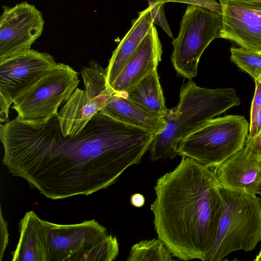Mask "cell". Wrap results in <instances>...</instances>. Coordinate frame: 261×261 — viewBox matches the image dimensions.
Segmentation results:
<instances>
[{"label": "cell", "mask_w": 261, "mask_h": 261, "mask_svg": "<svg viewBox=\"0 0 261 261\" xmlns=\"http://www.w3.org/2000/svg\"><path fill=\"white\" fill-rule=\"evenodd\" d=\"M100 112L154 136L160 134L166 124L164 118L142 108L122 94L115 93L110 101Z\"/></svg>", "instance_id": "16"}, {"label": "cell", "mask_w": 261, "mask_h": 261, "mask_svg": "<svg viewBox=\"0 0 261 261\" xmlns=\"http://www.w3.org/2000/svg\"><path fill=\"white\" fill-rule=\"evenodd\" d=\"M255 89L250 110V120L255 116L261 108V83L255 81Z\"/></svg>", "instance_id": "23"}, {"label": "cell", "mask_w": 261, "mask_h": 261, "mask_svg": "<svg viewBox=\"0 0 261 261\" xmlns=\"http://www.w3.org/2000/svg\"><path fill=\"white\" fill-rule=\"evenodd\" d=\"M162 55V44L153 25L109 87L115 94L125 93L157 69Z\"/></svg>", "instance_id": "13"}, {"label": "cell", "mask_w": 261, "mask_h": 261, "mask_svg": "<svg viewBox=\"0 0 261 261\" xmlns=\"http://www.w3.org/2000/svg\"><path fill=\"white\" fill-rule=\"evenodd\" d=\"M46 52L30 49L0 61V120H9L11 105L57 65Z\"/></svg>", "instance_id": "9"}, {"label": "cell", "mask_w": 261, "mask_h": 261, "mask_svg": "<svg viewBox=\"0 0 261 261\" xmlns=\"http://www.w3.org/2000/svg\"><path fill=\"white\" fill-rule=\"evenodd\" d=\"M3 8L0 18V61L31 49L41 36L44 25L42 13L26 2Z\"/></svg>", "instance_id": "10"}, {"label": "cell", "mask_w": 261, "mask_h": 261, "mask_svg": "<svg viewBox=\"0 0 261 261\" xmlns=\"http://www.w3.org/2000/svg\"><path fill=\"white\" fill-rule=\"evenodd\" d=\"M249 128L243 116L213 118L184 137L178 144L177 153L215 169L244 146Z\"/></svg>", "instance_id": "4"}, {"label": "cell", "mask_w": 261, "mask_h": 261, "mask_svg": "<svg viewBox=\"0 0 261 261\" xmlns=\"http://www.w3.org/2000/svg\"><path fill=\"white\" fill-rule=\"evenodd\" d=\"M150 8L153 24L161 27L170 37L172 34L164 12L165 0H147Z\"/></svg>", "instance_id": "20"}, {"label": "cell", "mask_w": 261, "mask_h": 261, "mask_svg": "<svg viewBox=\"0 0 261 261\" xmlns=\"http://www.w3.org/2000/svg\"><path fill=\"white\" fill-rule=\"evenodd\" d=\"M153 25L150 9L148 7L139 13L138 18L132 22L131 28L113 52L106 68L109 86L121 72Z\"/></svg>", "instance_id": "15"}, {"label": "cell", "mask_w": 261, "mask_h": 261, "mask_svg": "<svg viewBox=\"0 0 261 261\" xmlns=\"http://www.w3.org/2000/svg\"><path fill=\"white\" fill-rule=\"evenodd\" d=\"M79 73L68 65L58 63L34 86L14 101L12 109L20 120L42 123L58 115L77 87Z\"/></svg>", "instance_id": "7"}, {"label": "cell", "mask_w": 261, "mask_h": 261, "mask_svg": "<svg viewBox=\"0 0 261 261\" xmlns=\"http://www.w3.org/2000/svg\"><path fill=\"white\" fill-rule=\"evenodd\" d=\"M167 2H177L187 4L221 13L220 4L214 0H165V3Z\"/></svg>", "instance_id": "21"}, {"label": "cell", "mask_w": 261, "mask_h": 261, "mask_svg": "<svg viewBox=\"0 0 261 261\" xmlns=\"http://www.w3.org/2000/svg\"><path fill=\"white\" fill-rule=\"evenodd\" d=\"M129 100L142 108L164 118L168 109L159 81L157 69L135 87L124 94Z\"/></svg>", "instance_id": "17"}, {"label": "cell", "mask_w": 261, "mask_h": 261, "mask_svg": "<svg viewBox=\"0 0 261 261\" xmlns=\"http://www.w3.org/2000/svg\"><path fill=\"white\" fill-rule=\"evenodd\" d=\"M257 153L258 154L261 156V151H259L258 153Z\"/></svg>", "instance_id": "29"}, {"label": "cell", "mask_w": 261, "mask_h": 261, "mask_svg": "<svg viewBox=\"0 0 261 261\" xmlns=\"http://www.w3.org/2000/svg\"><path fill=\"white\" fill-rule=\"evenodd\" d=\"M261 130V108L258 111L254 118L250 120L248 137H254Z\"/></svg>", "instance_id": "24"}, {"label": "cell", "mask_w": 261, "mask_h": 261, "mask_svg": "<svg viewBox=\"0 0 261 261\" xmlns=\"http://www.w3.org/2000/svg\"><path fill=\"white\" fill-rule=\"evenodd\" d=\"M240 104L233 88L208 89L192 80L184 83L176 107L168 109L165 126L154 136L149 148L152 161L172 159L178 155L180 141L204 122Z\"/></svg>", "instance_id": "2"}, {"label": "cell", "mask_w": 261, "mask_h": 261, "mask_svg": "<svg viewBox=\"0 0 261 261\" xmlns=\"http://www.w3.org/2000/svg\"><path fill=\"white\" fill-rule=\"evenodd\" d=\"M8 224L5 220L1 206L0 210V260H2L4 255L6 249L9 244V232L8 228Z\"/></svg>", "instance_id": "22"}, {"label": "cell", "mask_w": 261, "mask_h": 261, "mask_svg": "<svg viewBox=\"0 0 261 261\" xmlns=\"http://www.w3.org/2000/svg\"><path fill=\"white\" fill-rule=\"evenodd\" d=\"M127 261L173 260L171 253L159 239L143 240L134 244L127 258Z\"/></svg>", "instance_id": "18"}, {"label": "cell", "mask_w": 261, "mask_h": 261, "mask_svg": "<svg viewBox=\"0 0 261 261\" xmlns=\"http://www.w3.org/2000/svg\"><path fill=\"white\" fill-rule=\"evenodd\" d=\"M222 14L188 5L177 37L174 39L171 59L178 76L192 80L197 75L199 61L204 50L219 38Z\"/></svg>", "instance_id": "6"}, {"label": "cell", "mask_w": 261, "mask_h": 261, "mask_svg": "<svg viewBox=\"0 0 261 261\" xmlns=\"http://www.w3.org/2000/svg\"><path fill=\"white\" fill-rule=\"evenodd\" d=\"M254 261H261V248L258 254L256 256L255 258L254 259Z\"/></svg>", "instance_id": "27"}, {"label": "cell", "mask_w": 261, "mask_h": 261, "mask_svg": "<svg viewBox=\"0 0 261 261\" xmlns=\"http://www.w3.org/2000/svg\"><path fill=\"white\" fill-rule=\"evenodd\" d=\"M119 251L117 238L95 219L72 224L50 222L48 261H112Z\"/></svg>", "instance_id": "5"}, {"label": "cell", "mask_w": 261, "mask_h": 261, "mask_svg": "<svg viewBox=\"0 0 261 261\" xmlns=\"http://www.w3.org/2000/svg\"><path fill=\"white\" fill-rule=\"evenodd\" d=\"M223 210L213 247L204 261H219L231 253L253 250L261 241L259 197L220 187Z\"/></svg>", "instance_id": "3"}, {"label": "cell", "mask_w": 261, "mask_h": 261, "mask_svg": "<svg viewBox=\"0 0 261 261\" xmlns=\"http://www.w3.org/2000/svg\"><path fill=\"white\" fill-rule=\"evenodd\" d=\"M257 195H259L260 200L261 201V182L258 187L257 192Z\"/></svg>", "instance_id": "28"}, {"label": "cell", "mask_w": 261, "mask_h": 261, "mask_svg": "<svg viewBox=\"0 0 261 261\" xmlns=\"http://www.w3.org/2000/svg\"><path fill=\"white\" fill-rule=\"evenodd\" d=\"M50 222L33 211L25 213L18 224L19 237L12 261H48Z\"/></svg>", "instance_id": "14"}, {"label": "cell", "mask_w": 261, "mask_h": 261, "mask_svg": "<svg viewBox=\"0 0 261 261\" xmlns=\"http://www.w3.org/2000/svg\"><path fill=\"white\" fill-rule=\"evenodd\" d=\"M214 170L224 188L257 195L261 182V156L245 143Z\"/></svg>", "instance_id": "12"}, {"label": "cell", "mask_w": 261, "mask_h": 261, "mask_svg": "<svg viewBox=\"0 0 261 261\" xmlns=\"http://www.w3.org/2000/svg\"><path fill=\"white\" fill-rule=\"evenodd\" d=\"M221 186L213 169L188 157L157 180L150 207L154 229L172 255L204 260L222 213Z\"/></svg>", "instance_id": "1"}, {"label": "cell", "mask_w": 261, "mask_h": 261, "mask_svg": "<svg viewBox=\"0 0 261 261\" xmlns=\"http://www.w3.org/2000/svg\"><path fill=\"white\" fill-rule=\"evenodd\" d=\"M222 27L219 38L261 54V0H219Z\"/></svg>", "instance_id": "11"}, {"label": "cell", "mask_w": 261, "mask_h": 261, "mask_svg": "<svg viewBox=\"0 0 261 261\" xmlns=\"http://www.w3.org/2000/svg\"><path fill=\"white\" fill-rule=\"evenodd\" d=\"M251 149L256 153L261 151V130L254 137L247 136L245 143Z\"/></svg>", "instance_id": "25"}, {"label": "cell", "mask_w": 261, "mask_h": 261, "mask_svg": "<svg viewBox=\"0 0 261 261\" xmlns=\"http://www.w3.org/2000/svg\"><path fill=\"white\" fill-rule=\"evenodd\" d=\"M84 89L76 88L58 112L64 138L78 135L90 120L102 110L115 94L108 84L106 69L91 60L81 70Z\"/></svg>", "instance_id": "8"}, {"label": "cell", "mask_w": 261, "mask_h": 261, "mask_svg": "<svg viewBox=\"0 0 261 261\" xmlns=\"http://www.w3.org/2000/svg\"><path fill=\"white\" fill-rule=\"evenodd\" d=\"M230 59L255 81L261 83V54L242 47L230 48Z\"/></svg>", "instance_id": "19"}, {"label": "cell", "mask_w": 261, "mask_h": 261, "mask_svg": "<svg viewBox=\"0 0 261 261\" xmlns=\"http://www.w3.org/2000/svg\"><path fill=\"white\" fill-rule=\"evenodd\" d=\"M130 201L133 206L137 207H141L145 203V198L143 195L136 193L132 195Z\"/></svg>", "instance_id": "26"}]
</instances>
